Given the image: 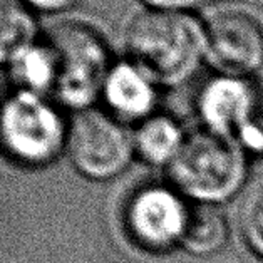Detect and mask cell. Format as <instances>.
I'll return each mask as SVG.
<instances>
[{
	"mask_svg": "<svg viewBox=\"0 0 263 263\" xmlns=\"http://www.w3.org/2000/svg\"><path fill=\"white\" fill-rule=\"evenodd\" d=\"M252 82L235 76H218L201 89L198 111L204 127L211 131L236 134L247 112Z\"/></svg>",
	"mask_w": 263,
	"mask_h": 263,
	"instance_id": "ba28073f",
	"label": "cell"
},
{
	"mask_svg": "<svg viewBox=\"0 0 263 263\" xmlns=\"http://www.w3.org/2000/svg\"><path fill=\"white\" fill-rule=\"evenodd\" d=\"M230 228L227 215L218 203L195 201L186 203L184 221L179 245L186 252L206 256L216 253L227 245Z\"/></svg>",
	"mask_w": 263,
	"mask_h": 263,
	"instance_id": "30bf717a",
	"label": "cell"
},
{
	"mask_svg": "<svg viewBox=\"0 0 263 263\" xmlns=\"http://www.w3.org/2000/svg\"><path fill=\"white\" fill-rule=\"evenodd\" d=\"M129 61L155 84L188 81L206 59V29L188 12L146 10L126 30Z\"/></svg>",
	"mask_w": 263,
	"mask_h": 263,
	"instance_id": "6da1fadb",
	"label": "cell"
},
{
	"mask_svg": "<svg viewBox=\"0 0 263 263\" xmlns=\"http://www.w3.org/2000/svg\"><path fill=\"white\" fill-rule=\"evenodd\" d=\"M55 61L54 92L64 104L84 109L102 94L111 70L106 42L94 29L79 22H66L47 35Z\"/></svg>",
	"mask_w": 263,
	"mask_h": 263,
	"instance_id": "3957f363",
	"label": "cell"
},
{
	"mask_svg": "<svg viewBox=\"0 0 263 263\" xmlns=\"http://www.w3.org/2000/svg\"><path fill=\"white\" fill-rule=\"evenodd\" d=\"M240 228L248 248L263 260V181L253 184L243 200Z\"/></svg>",
	"mask_w": 263,
	"mask_h": 263,
	"instance_id": "5bb4252c",
	"label": "cell"
},
{
	"mask_svg": "<svg viewBox=\"0 0 263 263\" xmlns=\"http://www.w3.org/2000/svg\"><path fill=\"white\" fill-rule=\"evenodd\" d=\"M9 64L12 78L21 86V91L34 94L54 91L55 61L47 41L34 42Z\"/></svg>",
	"mask_w": 263,
	"mask_h": 263,
	"instance_id": "4fadbf2b",
	"label": "cell"
},
{
	"mask_svg": "<svg viewBox=\"0 0 263 263\" xmlns=\"http://www.w3.org/2000/svg\"><path fill=\"white\" fill-rule=\"evenodd\" d=\"M30 9L37 10H46V12H55V10H64L70 7L76 0H24Z\"/></svg>",
	"mask_w": 263,
	"mask_h": 263,
	"instance_id": "e0dca14e",
	"label": "cell"
},
{
	"mask_svg": "<svg viewBox=\"0 0 263 263\" xmlns=\"http://www.w3.org/2000/svg\"><path fill=\"white\" fill-rule=\"evenodd\" d=\"M186 136L168 116H149L134 136V147L151 164H171L181 149Z\"/></svg>",
	"mask_w": 263,
	"mask_h": 263,
	"instance_id": "8fae6325",
	"label": "cell"
},
{
	"mask_svg": "<svg viewBox=\"0 0 263 263\" xmlns=\"http://www.w3.org/2000/svg\"><path fill=\"white\" fill-rule=\"evenodd\" d=\"M66 143L74 166L92 179L123 173L136 151L134 138L116 118L92 109H84L74 118Z\"/></svg>",
	"mask_w": 263,
	"mask_h": 263,
	"instance_id": "5b68a950",
	"label": "cell"
},
{
	"mask_svg": "<svg viewBox=\"0 0 263 263\" xmlns=\"http://www.w3.org/2000/svg\"><path fill=\"white\" fill-rule=\"evenodd\" d=\"M66 141L62 118L39 94L18 91L0 107V143L17 161L44 164Z\"/></svg>",
	"mask_w": 263,
	"mask_h": 263,
	"instance_id": "277c9868",
	"label": "cell"
},
{
	"mask_svg": "<svg viewBox=\"0 0 263 263\" xmlns=\"http://www.w3.org/2000/svg\"><path fill=\"white\" fill-rule=\"evenodd\" d=\"M186 203L161 186L141 190L127 208V224L141 245L155 250L179 243Z\"/></svg>",
	"mask_w": 263,
	"mask_h": 263,
	"instance_id": "52a82bcc",
	"label": "cell"
},
{
	"mask_svg": "<svg viewBox=\"0 0 263 263\" xmlns=\"http://www.w3.org/2000/svg\"><path fill=\"white\" fill-rule=\"evenodd\" d=\"M236 134L245 147L263 153V79L252 82L247 112Z\"/></svg>",
	"mask_w": 263,
	"mask_h": 263,
	"instance_id": "9a60e30c",
	"label": "cell"
},
{
	"mask_svg": "<svg viewBox=\"0 0 263 263\" xmlns=\"http://www.w3.org/2000/svg\"><path fill=\"white\" fill-rule=\"evenodd\" d=\"M102 96L112 112L124 119H146L155 107V82L131 61L114 64L109 70Z\"/></svg>",
	"mask_w": 263,
	"mask_h": 263,
	"instance_id": "9c48e42d",
	"label": "cell"
},
{
	"mask_svg": "<svg viewBox=\"0 0 263 263\" xmlns=\"http://www.w3.org/2000/svg\"><path fill=\"white\" fill-rule=\"evenodd\" d=\"M153 10H170V12H186L195 7L200 0H144Z\"/></svg>",
	"mask_w": 263,
	"mask_h": 263,
	"instance_id": "2e32d148",
	"label": "cell"
},
{
	"mask_svg": "<svg viewBox=\"0 0 263 263\" xmlns=\"http://www.w3.org/2000/svg\"><path fill=\"white\" fill-rule=\"evenodd\" d=\"M37 24L24 0H0V62L12 59L35 42Z\"/></svg>",
	"mask_w": 263,
	"mask_h": 263,
	"instance_id": "7c38bea8",
	"label": "cell"
},
{
	"mask_svg": "<svg viewBox=\"0 0 263 263\" xmlns=\"http://www.w3.org/2000/svg\"><path fill=\"white\" fill-rule=\"evenodd\" d=\"M170 173L176 188L191 200L220 204L245 181V151L233 134L204 127L186 136Z\"/></svg>",
	"mask_w": 263,
	"mask_h": 263,
	"instance_id": "7a4b0ae2",
	"label": "cell"
},
{
	"mask_svg": "<svg viewBox=\"0 0 263 263\" xmlns=\"http://www.w3.org/2000/svg\"><path fill=\"white\" fill-rule=\"evenodd\" d=\"M204 29L206 61L223 76L245 78L263 66V27L252 15L220 12Z\"/></svg>",
	"mask_w": 263,
	"mask_h": 263,
	"instance_id": "8992f818",
	"label": "cell"
}]
</instances>
